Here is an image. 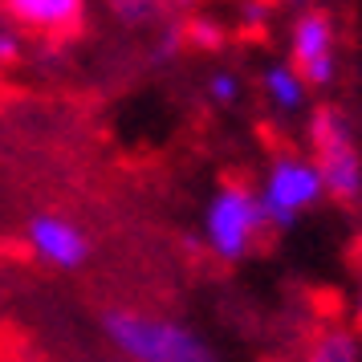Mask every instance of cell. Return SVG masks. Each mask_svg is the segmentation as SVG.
I'll return each instance as SVG.
<instances>
[{"instance_id": "obj_11", "label": "cell", "mask_w": 362, "mask_h": 362, "mask_svg": "<svg viewBox=\"0 0 362 362\" xmlns=\"http://www.w3.org/2000/svg\"><path fill=\"white\" fill-rule=\"evenodd\" d=\"M167 8V0H110V13H115L122 25H151L159 21Z\"/></svg>"}, {"instance_id": "obj_9", "label": "cell", "mask_w": 362, "mask_h": 362, "mask_svg": "<svg viewBox=\"0 0 362 362\" xmlns=\"http://www.w3.org/2000/svg\"><path fill=\"white\" fill-rule=\"evenodd\" d=\"M301 362H362V338L346 326H326L310 342Z\"/></svg>"}, {"instance_id": "obj_15", "label": "cell", "mask_w": 362, "mask_h": 362, "mask_svg": "<svg viewBox=\"0 0 362 362\" xmlns=\"http://www.w3.org/2000/svg\"><path fill=\"white\" fill-rule=\"evenodd\" d=\"M240 17H245L248 29H261L264 17H269V4H264V0H245V4H240Z\"/></svg>"}, {"instance_id": "obj_16", "label": "cell", "mask_w": 362, "mask_h": 362, "mask_svg": "<svg viewBox=\"0 0 362 362\" xmlns=\"http://www.w3.org/2000/svg\"><path fill=\"white\" fill-rule=\"evenodd\" d=\"M354 317H358V326H362V289H358V305H354Z\"/></svg>"}, {"instance_id": "obj_2", "label": "cell", "mask_w": 362, "mask_h": 362, "mask_svg": "<svg viewBox=\"0 0 362 362\" xmlns=\"http://www.w3.org/2000/svg\"><path fill=\"white\" fill-rule=\"evenodd\" d=\"M264 228L269 224H264L261 199L245 183H224L204 208V245L220 261H245L264 236Z\"/></svg>"}, {"instance_id": "obj_3", "label": "cell", "mask_w": 362, "mask_h": 362, "mask_svg": "<svg viewBox=\"0 0 362 362\" xmlns=\"http://www.w3.org/2000/svg\"><path fill=\"white\" fill-rule=\"evenodd\" d=\"M322 196H326V183H322V171L310 155H277L261 175V187H257L269 228L297 224L310 208L322 204Z\"/></svg>"}, {"instance_id": "obj_5", "label": "cell", "mask_w": 362, "mask_h": 362, "mask_svg": "<svg viewBox=\"0 0 362 362\" xmlns=\"http://www.w3.org/2000/svg\"><path fill=\"white\" fill-rule=\"evenodd\" d=\"M289 66L301 74L305 86H329L338 74V53H334V21L317 8H305L293 17L289 29Z\"/></svg>"}, {"instance_id": "obj_8", "label": "cell", "mask_w": 362, "mask_h": 362, "mask_svg": "<svg viewBox=\"0 0 362 362\" xmlns=\"http://www.w3.org/2000/svg\"><path fill=\"white\" fill-rule=\"evenodd\" d=\"M261 90L281 115H297V110L305 106V90H310V86L301 82V74H297L289 62H273V66H264V74H261Z\"/></svg>"}, {"instance_id": "obj_1", "label": "cell", "mask_w": 362, "mask_h": 362, "mask_svg": "<svg viewBox=\"0 0 362 362\" xmlns=\"http://www.w3.org/2000/svg\"><path fill=\"white\" fill-rule=\"evenodd\" d=\"M102 334L127 362H220L199 329L151 310H106Z\"/></svg>"}, {"instance_id": "obj_13", "label": "cell", "mask_w": 362, "mask_h": 362, "mask_svg": "<svg viewBox=\"0 0 362 362\" xmlns=\"http://www.w3.org/2000/svg\"><path fill=\"white\" fill-rule=\"evenodd\" d=\"M187 45H183V21H171V25H163V33H159V41H155V57L159 62H171L175 53H183Z\"/></svg>"}, {"instance_id": "obj_4", "label": "cell", "mask_w": 362, "mask_h": 362, "mask_svg": "<svg viewBox=\"0 0 362 362\" xmlns=\"http://www.w3.org/2000/svg\"><path fill=\"white\" fill-rule=\"evenodd\" d=\"M310 147H313V163L322 171V183H326V196L342 199H358L362 192V159L358 147H354V134L346 127V118L334 110V106H317L310 118Z\"/></svg>"}, {"instance_id": "obj_6", "label": "cell", "mask_w": 362, "mask_h": 362, "mask_svg": "<svg viewBox=\"0 0 362 362\" xmlns=\"http://www.w3.org/2000/svg\"><path fill=\"white\" fill-rule=\"evenodd\" d=\"M25 240H29V252H33L37 261L53 264V269H82L90 261V240H86V232L66 220V216H53V212H41L29 220V228H25Z\"/></svg>"}, {"instance_id": "obj_14", "label": "cell", "mask_w": 362, "mask_h": 362, "mask_svg": "<svg viewBox=\"0 0 362 362\" xmlns=\"http://www.w3.org/2000/svg\"><path fill=\"white\" fill-rule=\"evenodd\" d=\"M21 33L17 29H8V25H0V66H8V62H17L21 57Z\"/></svg>"}, {"instance_id": "obj_12", "label": "cell", "mask_w": 362, "mask_h": 362, "mask_svg": "<svg viewBox=\"0 0 362 362\" xmlns=\"http://www.w3.org/2000/svg\"><path fill=\"white\" fill-rule=\"evenodd\" d=\"M208 98L216 106H236L240 102V78L232 69H216L212 78H208Z\"/></svg>"}, {"instance_id": "obj_7", "label": "cell", "mask_w": 362, "mask_h": 362, "mask_svg": "<svg viewBox=\"0 0 362 362\" xmlns=\"http://www.w3.org/2000/svg\"><path fill=\"white\" fill-rule=\"evenodd\" d=\"M0 4L17 25L33 29V33H49V37L74 33L86 13V0H0Z\"/></svg>"}, {"instance_id": "obj_10", "label": "cell", "mask_w": 362, "mask_h": 362, "mask_svg": "<svg viewBox=\"0 0 362 362\" xmlns=\"http://www.w3.org/2000/svg\"><path fill=\"white\" fill-rule=\"evenodd\" d=\"M224 25L216 17H187L183 21V45L187 49H199V53H216L224 49Z\"/></svg>"}]
</instances>
